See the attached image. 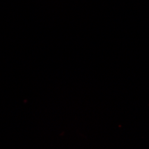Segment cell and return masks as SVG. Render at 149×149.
Instances as JSON below:
<instances>
[]
</instances>
